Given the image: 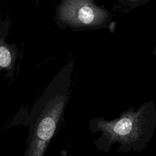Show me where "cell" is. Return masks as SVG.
Returning a JSON list of instances; mask_svg holds the SVG:
<instances>
[{"label": "cell", "instance_id": "cell-5", "mask_svg": "<svg viewBox=\"0 0 156 156\" xmlns=\"http://www.w3.org/2000/svg\"><path fill=\"white\" fill-rule=\"evenodd\" d=\"M153 54H156V48L155 49V50L154 51V52H153Z\"/></svg>", "mask_w": 156, "mask_h": 156}, {"label": "cell", "instance_id": "cell-6", "mask_svg": "<svg viewBox=\"0 0 156 156\" xmlns=\"http://www.w3.org/2000/svg\"><path fill=\"white\" fill-rule=\"evenodd\" d=\"M35 1H38V0H35Z\"/></svg>", "mask_w": 156, "mask_h": 156}, {"label": "cell", "instance_id": "cell-2", "mask_svg": "<svg viewBox=\"0 0 156 156\" xmlns=\"http://www.w3.org/2000/svg\"><path fill=\"white\" fill-rule=\"evenodd\" d=\"M73 62H69L49 84L33 107L25 156H43L61 118L71 82Z\"/></svg>", "mask_w": 156, "mask_h": 156}, {"label": "cell", "instance_id": "cell-4", "mask_svg": "<svg viewBox=\"0 0 156 156\" xmlns=\"http://www.w3.org/2000/svg\"><path fill=\"white\" fill-rule=\"evenodd\" d=\"M10 21L6 19L0 22V68H8L16 58L18 48L15 44L6 41Z\"/></svg>", "mask_w": 156, "mask_h": 156}, {"label": "cell", "instance_id": "cell-3", "mask_svg": "<svg viewBox=\"0 0 156 156\" xmlns=\"http://www.w3.org/2000/svg\"><path fill=\"white\" fill-rule=\"evenodd\" d=\"M104 17V12L91 0H63L56 19L59 24L77 30L98 25Z\"/></svg>", "mask_w": 156, "mask_h": 156}, {"label": "cell", "instance_id": "cell-1", "mask_svg": "<svg viewBox=\"0 0 156 156\" xmlns=\"http://www.w3.org/2000/svg\"><path fill=\"white\" fill-rule=\"evenodd\" d=\"M92 129L101 132L98 149L108 152L115 143L118 152H140L151 141L156 128V107L153 101L144 102L136 110L132 107L111 121L104 118L92 121Z\"/></svg>", "mask_w": 156, "mask_h": 156}]
</instances>
